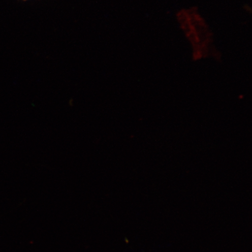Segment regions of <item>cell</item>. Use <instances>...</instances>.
<instances>
[{
    "label": "cell",
    "mask_w": 252,
    "mask_h": 252,
    "mask_svg": "<svg viewBox=\"0 0 252 252\" xmlns=\"http://www.w3.org/2000/svg\"><path fill=\"white\" fill-rule=\"evenodd\" d=\"M21 1H30V0H21Z\"/></svg>",
    "instance_id": "obj_1"
}]
</instances>
